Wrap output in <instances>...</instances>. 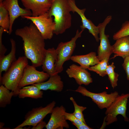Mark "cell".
Returning <instances> with one entry per match:
<instances>
[{
  "mask_svg": "<svg viewBox=\"0 0 129 129\" xmlns=\"http://www.w3.org/2000/svg\"><path fill=\"white\" fill-rule=\"evenodd\" d=\"M124 59L122 66L126 74L127 79L129 80V56L125 57Z\"/></svg>",
  "mask_w": 129,
  "mask_h": 129,
  "instance_id": "30",
  "label": "cell"
},
{
  "mask_svg": "<svg viewBox=\"0 0 129 129\" xmlns=\"http://www.w3.org/2000/svg\"><path fill=\"white\" fill-rule=\"evenodd\" d=\"M70 78H74L78 85L87 86L93 82L90 73L80 66L75 64L70 65L66 71Z\"/></svg>",
  "mask_w": 129,
  "mask_h": 129,
  "instance_id": "14",
  "label": "cell"
},
{
  "mask_svg": "<svg viewBox=\"0 0 129 129\" xmlns=\"http://www.w3.org/2000/svg\"><path fill=\"white\" fill-rule=\"evenodd\" d=\"M70 100L72 102L74 108V111L73 113L77 118L86 124L83 112L87 108L86 107L81 106L77 104L73 97H70Z\"/></svg>",
  "mask_w": 129,
  "mask_h": 129,
  "instance_id": "26",
  "label": "cell"
},
{
  "mask_svg": "<svg viewBox=\"0 0 129 129\" xmlns=\"http://www.w3.org/2000/svg\"><path fill=\"white\" fill-rule=\"evenodd\" d=\"M47 124L43 120L39 123L36 126L32 127V129H42L45 127Z\"/></svg>",
  "mask_w": 129,
  "mask_h": 129,
  "instance_id": "31",
  "label": "cell"
},
{
  "mask_svg": "<svg viewBox=\"0 0 129 129\" xmlns=\"http://www.w3.org/2000/svg\"><path fill=\"white\" fill-rule=\"evenodd\" d=\"M52 1V5L48 12L50 17H54L56 27L54 34L58 35L63 33L71 27V9L68 0Z\"/></svg>",
  "mask_w": 129,
  "mask_h": 129,
  "instance_id": "2",
  "label": "cell"
},
{
  "mask_svg": "<svg viewBox=\"0 0 129 129\" xmlns=\"http://www.w3.org/2000/svg\"><path fill=\"white\" fill-rule=\"evenodd\" d=\"M4 86L1 85L0 86V107L5 108L10 104L11 99L14 96V92L11 91Z\"/></svg>",
  "mask_w": 129,
  "mask_h": 129,
  "instance_id": "22",
  "label": "cell"
},
{
  "mask_svg": "<svg viewBox=\"0 0 129 129\" xmlns=\"http://www.w3.org/2000/svg\"><path fill=\"white\" fill-rule=\"evenodd\" d=\"M0 26L4 32L9 33L10 26V18L8 11L0 4Z\"/></svg>",
  "mask_w": 129,
  "mask_h": 129,
  "instance_id": "23",
  "label": "cell"
},
{
  "mask_svg": "<svg viewBox=\"0 0 129 129\" xmlns=\"http://www.w3.org/2000/svg\"><path fill=\"white\" fill-rule=\"evenodd\" d=\"M129 36V22L126 21L123 23L120 29L114 33L113 36V39L116 40L122 37Z\"/></svg>",
  "mask_w": 129,
  "mask_h": 129,
  "instance_id": "27",
  "label": "cell"
},
{
  "mask_svg": "<svg viewBox=\"0 0 129 129\" xmlns=\"http://www.w3.org/2000/svg\"><path fill=\"white\" fill-rule=\"evenodd\" d=\"M109 59L106 58L100 61L95 65L91 66L89 70L94 72L100 76L104 77L107 75L106 70L108 64Z\"/></svg>",
  "mask_w": 129,
  "mask_h": 129,
  "instance_id": "24",
  "label": "cell"
},
{
  "mask_svg": "<svg viewBox=\"0 0 129 129\" xmlns=\"http://www.w3.org/2000/svg\"><path fill=\"white\" fill-rule=\"evenodd\" d=\"M43 95V92L41 90L32 85L20 89L18 96L20 98L30 97L37 99L42 98Z\"/></svg>",
  "mask_w": 129,
  "mask_h": 129,
  "instance_id": "21",
  "label": "cell"
},
{
  "mask_svg": "<svg viewBox=\"0 0 129 129\" xmlns=\"http://www.w3.org/2000/svg\"><path fill=\"white\" fill-rule=\"evenodd\" d=\"M84 30L77 29L75 36L69 41L59 43L56 49L57 56L55 63V70L59 73L63 70V65L66 61L70 59L76 47L77 39L81 36Z\"/></svg>",
  "mask_w": 129,
  "mask_h": 129,
  "instance_id": "4",
  "label": "cell"
},
{
  "mask_svg": "<svg viewBox=\"0 0 129 129\" xmlns=\"http://www.w3.org/2000/svg\"><path fill=\"white\" fill-rule=\"evenodd\" d=\"M65 108L63 106L54 107L51 113L50 119L45 127L47 129H68L69 125L65 119Z\"/></svg>",
  "mask_w": 129,
  "mask_h": 129,
  "instance_id": "13",
  "label": "cell"
},
{
  "mask_svg": "<svg viewBox=\"0 0 129 129\" xmlns=\"http://www.w3.org/2000/svg\"><path fill=\"white\" fill-rule=\"evenodd\" d=\"M16 35L23 41L25 56L35 67L42 65L46 49L45 39L35 25L32 22L28 26L17 29Z\"/></svg>",
  "mask_w": 129,
  "mask_h": 129,
  "instance_id": "1",
  "label": "cell"
},
{
  "mask_svg": "<svg viewBox=\"0 0 129 129\" xmlns=\"http://www.w3.org/2000/svg\"><path fill=\"white\" fill-rule=\"evenodd\" d=\"M71 8V12L73 13L76 12L80 17L81 19L82 25L80 26L81 30H84L87 29L89 32L94 37L97 42L99 41L98 37L99 28L98 26H95L90 20L87 19L85 15L86 11V8L81 9L76 6L75 0H68Z\"/></svg>",
  "mask_w": 129,
  "mask_h": 129,
  "instance_id": "12",
  "label": "cell"
},
{
  "mask_svg": "<svg viewBox=\"0 0 129 129\" xmlns=\"http://www.w3.org/2000/svg\"><path fill=\"white\" fill-rule=\"evenodd\" d=\"M56 73L50 76L47 81L39 83L33 84L41 90H50L57 92H60L63 90L64 83L60 76Z\"/></svg>",
  "mask_w": 129,
  "mask_h": 129,
  "instance_id": "16",
  "label": "cell"
},
{
  "mask_svg": "<svg viewBox=\"0 0 129 129\" xmlns=\"http://www.w3.org/2000/svg\"><path fill=\"white\" fill-rule=\"evenodd\" d=\"M11 45V50L7 55L0 58V79L2 77L3 71H6L12 63L16 59V46L15 41L12 38L10 39Z\"/></svg>",
  "mask_w": 129,
  "mask_h": 129,
  "instance_id": "20",
  "label": "cell"
},
{
  "mask_svg": "<svg viewBox=\"0 0 129 129\" xmlns=\"http://www.w3.org/2000/svg\"><path fill=\"white\" fill-rule=\"evenodd\" d=\"M55 104V101H53L45 107L41 106L32 109L26 114L22 123L14 129H22L23 127L27 126H36L43 120L47 115L51 113Z\"/></svg>",
  "mask_w": 129,
  "mask_h": 129,
  "instance_id": "6",
  "label": "cell"
},
{
  "mask_svg": "<svg viewBox=\"0 0 129 129\" xmlns=\"http://www.w3.org/2000/svg\"><path fill=\"white\" fill-rule=\"evenodd\" d=\"M70 59L87 70L91 66L95 65L100 61L96 53L93 52L84 55L72 56Z\"/></svg>",
  "mask_w": 129,
  "mask_h": 129,
  "instance_id": "18",
  "label": "cell"
},
{
  "mask_svg": "<svg viewBox=\"0 0 129 129\" xmlns=\"http://www.w3.org/2000/svg\"><path fill=\"white\" fill-rule=\"evenodd\" d=\"M112 45L113 57L119 56L124 59L129 56V36H125L117 39Z\"/></svg>",
  "mask_w": 129,
  "mask_h": 129,
  "instance_id": "19",
  "label": "cell"
},
{
  "mask_svg": "<svg viewBox=\"0 0 129 129\" xmlns=\"http://www.w3.org/2000/svg\"></svg>",
  "mask_w": 129,
  "mask_h": 129,
  "instance_id": "34",
  "label": "cell"
},
{
  "mask_svg": "<svg viewBox=\"0 0 129 129\" xmlns=\"http://www.w3.org/2000/svg\"><path fill=\"white\" fill-rule=\"evenodd\" d=\"M1 4L9 13L10 26L8 34H11L12 31L13 24L16 19L20 16L24 18L25 16H32L30 10L21 8L19 6L18 0H4Z\"/></svg>",
  "mask_w": 129,
  "mask_h": 129,
  "instance_id": "11",
  "label": "cell"
},
{
  "mask_svg": "<svg viewBox=\"0 0 129 129\" xmlns=\"http://www.w3.org/2000/svg\"><path fill=\"white\" fill-rule=\"evenodd\" d=\"M36 67L28 64L24 70L22 77L18 86L19 89L26 86L45 81L50 77L47 73L37 70Z\"/></svg>",
  "mask_w": 129,
  "mask_h": 129,
  "instance_id": "10",
  "label": "cell"
},
{
  "mask_svg": "<svg viewBox=\"0 0 129 129\" xmlns=\"http://www.w3.org/2000/svg\"><path fill=\"white\" fill-rule=\"evenodd\" d=\"M4 30L2 27L0 28V58L5 55L7 49L3 44L2 42V37Z\"/></svg>",
  "mask_w": 129,
  "mask_h": 129,
  "instance_id": "29",
  "label": "cell"
},
{
  "mask_svg": "<svg viewBox=\"0 0 129 129\" xmlns=\"http://www.w3.org/2000/svg\"><path fill=\"white\" fill-rule=\"evenodd\" d=\"M28 64L25 56L19 57L14 62L0 79V84L13 91L14 96L18 95V85L22 77L26 67Z\"/></svg>",
  "mask_w": 129,
  "mask_h": 129,
  "instance_id": "3",
  "label": "cell"
},
{
  "mask_svg": "<svg viewBox=\"0 0 129 129\" xmlns=\"http://www.w3.org/2000/svg\"><path fill=\"white\" fill-rule=\"evenodd\" d=\"M74 91L81 93L84 96L91 98L101 109L108 108L119 95L117 91L110 94L108 93L105 91L98 93L92 92L81 85H80Z\"/></svg>",
  "mask_w": 129,
  "mask_h": 129,
  "instance_id": "8",
  "label": "cell"
},
{
  "mask_svg": "<svg viewBox=\"0 0 129 129\" xmlns=\"http://www.w3.org/2000/svg\"><path fill=\"white\" fill-rule=\"evenodd\" d=\"M129 98V93L118 95L111 105L106 109L105 120L106 125H108L117 120V116L121 115L124 120L128 122L126 115L127 104Z\"/></svg>",
  "mask_w": 129,
  "mask_h": 129,
  "instance_id": "5",
  "label": "cell"
},
{
  "mask_svg": "<svg viewBox=\"0 0 129 129\" xmlns=\"http://www.w3.org/2000/svg\"><path fill=\"white\" fill-rule=\"evenodd\" d=\"M112 18L111 16H108L102 22L99 24L97 26L100 41L97 51V56L100 61L106 58L109 59L110 56L113 53L112 45H111L108 39L109 35L105 33L106 27Z\"/></svg>",
  "mask_w": 129,
  "mask_h": 129,
  "instance_id": "9",
  "label": "cell"
},
{
  "mask_svg": "<svg viewBox=\"0 0 129 129\" xmlns=\"http://www.w3.org/2000/svg\"><path fill=\"white\" fill-rule=\"evenodd\" d=\"M72 124L74 125L78 129H92L91 128L88 126L86 124H78L72 123Z\"/></svg>",
  "mask_w": 129,
  "mask_h": 129,
  "instance_id": "32",
  "label": "cell"
},
{
  "mask_svg": "<svg viewBox=\"0 0 129 129\" xmlns=\"http://www.w3.org/2000/svg\"><path fill=\"white\" fill-rule=\"evenodd\" d=\"M115 67L113 62L109 64L106 70L107 75L109 80L111 86L113 89L117 86V82L119 75L115 72L114 69Z\"/></svg>",
  "mask_w": 129,
  "mask_h": 129,
  "instance_id": "25",
  "label": "cell"
},
{
  "mask_svg": "<svg viewBox=\"0 0 129 129\" xmlns=\"http://www.w3.org/2000/svg\"><path fill=\"white\" fill-rule=\"evenodd\" d=\"M57 56L56 49L54 48L46 49L42 64V68L43 71L47 73L50 76L57 73L56 71L55 68Z\"/></svg>",
  "mask_w": 129,
  "mask_h": 129,
  "instance_id": "17",
  "label": "cell"
},
{
  "mask_svg": "<svg viewBox=\"0 0 129 129\" xmlns=\"http://www.w3.org/2000/svg\"><path fill=\"white\" fill-rule=\"evenodd\" d=\"M64 116L66 120H68L72 123L78 124H86L77 118L73 113H68L66 112L64 113Z\"/></svg>",
  "mask_w": 129,
  "mask_h": 129,
  "instance_id": "28",
  "label": "cell"
},
{
  "mask_svg": "<svg viewBox=\"0 0 129 129\" xmlns=\"http://www.w3.org/2000/svg\"><path fill=\"white\" fill-rule=\"evenodd\" d=\"M35 25L45 40L50 39L55 29L56 24L48 12L37 16H25Z\"/></svg>",
  "mask_w": 129,
  "mask_h": 129,
  "instance_id": "7",
  "label": "cell"
},
{
  "mask_svg": "<svg viewBox=\"0 0 129 129\" xmlns=\"http://www.w3.org/2000/svg\"><path fill=\"white\" fill-rule=\"evenodd\" d=\"M3 1V0H0V3H1Z\"/></svg>",
  "mask_w": 129,
  "mask_h": 129,
  "instance_id": "33",
  "label": "cell"
},
{
  "mask_svg": "<svg viewBox=\"0 0 129 129\" xmlns=\"http://www.w3.org/2000/svg\"><path fill=\"white\" fill-rule=\"evenodd\" d=\"M20 0L25 8L31 11L34 17L48 12L52 4V0Z\"/></svg>",
  "mask_w": 129,
  "mask_h": 129,
  "instance_id": "15",
  "label": "cell"
}]
</instances>
